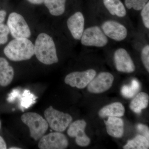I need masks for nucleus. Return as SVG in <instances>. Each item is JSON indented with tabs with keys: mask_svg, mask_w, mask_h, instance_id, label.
<instances>
[{
	"mask_svg": "<svg viewBox=\"0 0 149 149\" xmlns=\"http://www.w3.org/2000/svg\"><path fill=\"white\" fill-rule=\"evenodd\" d=\"M34 52L37 59L43 64L49 65L58 62L53 39L46 33H40L37 36L34 45Z\"/></svg>",
	"mask_w": 149,
	"mask_h": 149,
	"instance_id": "f257e3e1",
	"label": "nucleus"
},
{
	"mask_svg": "<svg viewBox=\"0 0 149 149\" xmlns=\"http://www.w3.org/2000/svg\"><path fill=\"white\" fill-rule=\"evenodd\" d=\"M4 53L12 61L28 60L35 55L34 45L28 38L15 39L6 46Z\"/></svg>",
	"mask_w": 149,
	"mask_h": 149,
	"instance_id": "f03ea898",
	"label": "nucleus"
},
{
	"mask_svg": "<svg viewBox=\"0 0 149 149\" xmlns=\"http://www.w3.org/2000/svg\"><path fill=\"white\" fill-rule=\"evenodd\" d=\"M21 119L28 126L30 136L35 141L40 140L48 130L49 125L47 120L36 113H24L22 115Z\"/></svg>",
	"mask_w": 149,
	"mask_h": 149,
	"instance_id": "7ed1b4c3",
	"label": "nucleus"
},
{
	"mask_svg": "<svg viewBox=\"0 0 149 149\" xmlns=\"http://www.w3.org/2000/svg\"><path fill=\"white\" fill-rule=\"evenodd\" d=\"M44 114L49 126L56 132L65 131L72 120L70 115L57 110L52 106L45 110Z\"/></svg>",
	"mask_w": 149,
	"mask_h": 149,
	"instance_id": "20e7f679",
	"label": "nucleus"
},
{
	"mask_svg": "<svg viewBox=\"0 0 149 149\" xmlns=\"http://www.w3.org/2000/svg\"><path fill=\"white\" fill-rule=\"evenodd\" d=\"M7 26L10 32L15 39L28 38L31 30L24 17L18 13L13 12L9 15Z\"/></svg>",
	"mask_w": 149,
	"mask_h": 149,
	"instance_id": "39448f33",
	"label": "nucleus"
},
{
	"mask_svg": "<svg viewBox=\"0 0 149 149\" xmlns=\"http://www.w3.org/2000/svg\"><path fill=\"white\" fill-rule=\"evenodd\" d=\"M80 40L83 45L98 47H104L108 42L106 35L97 26L89 27L84 30Z\"/></svg>",
	"mask_w": 149,
	"mask_h": 149,
	"instance_id": "423d86ee",
	"label": "nucleus"
},
{
	"mask_svg": "<svg viewBox=\"0 0 149 149\" xmlns=\"http://www.w3.org/2000/svg\"><path fill=\"white\" fill-rule=\"evenodd\" d=\"M68 145L66 136L61 132H56L44 135L40 139L38 147L41 149H64Z\"/></svg>",
	"mask_w": 149,
	"mask_h": 149,
	"instance_id": "0eeeda50",
	"label": "nucleus"
},
{
	"mask_svg": "<svg viewBox=\"0 0 149 149\" xmlns=\"http://www.w3.org/2000/svg\"><path fill=\"white\" fill-rule=\"evenodd\" d=\"M96 72L89 69L83 72H74L69 73L65 78V83L72 87L78 89L85 88L95 77Z\"/></svg>",
	"mask_w": 149,
	"mask_h": 149,
	"instance_id": "6e6552de",
	"label": "nucleus"
},
{
	"mask_svg": "<svg viewBox=\"0 0 149 149\" xmlns=\"http://www.w3.org/2000/svg\"><path fill=\"white\" fill-rule=\"evenodd\" d=\"M114 80L113 75L108 72H102L94 77L88 84V90L90 93L99 94L108 90Z\"/></svg>",
	"mask_w": 149,
	"mask_h": 149,
	"instance_id": "1a4fd4ad",
	"label": "nucleus"
},
{
	"mask_svg": "<svg viewBox=\"0 0 149 149\" xmlns=\"http://www.w3.org/2000/svg\"><path fill=\"white\" fill-rule=\"evenodd\" d=\"M86 122L84 120H76L70 125L67 133L70 137L75 138V142L78 146H87L91 143V139L85 132Z\"/></svg>",
	"mask_w": 149,
	"mask_h": 149,
	"instance_id": "9d476101",
	"label": "nucleus"
},
{
	"mask_svg": "<svg viewBox=\"0 0 149 149\" xmlns=\"http://www.w3.org/2000/svg\"><path fill=\"white\" fill-rule=\"evenodd\" d=\"M102 28L107 36L115 41H122L128 35L126 27L119 22L113 20L105 22L102 24Z\"/></svg>",
	"mask_w": 149,
	"mask_h": 149,
	"instance_id": "9b49d317",
	"label": "nucleus"
},
{
	"mask_svg": "<svg viewBox=\"0 0 149 149\" xmlns=\"http://www.w3.org/2000/svg\"><path fill=\"white\" fill-rule=\"evenodd\" d=\"M116 67L119 72L131 73L135 71V66L130 55L125 49L120 48L115 52Z\"/></svg>",
	"mask_w": 149,
	"mask_h": 149,
	"instance_id": "f8f14e48",
	"label": "nucleus"
},
{
	"mask_svg": "<svg viewBox=\"0 0 149 149\" xmlns=\"http://www.w3.org/2000/svg\"><path fill=\"white\" fill-rule=\"evenodd\" d=\"M67 24L72 37L76 40H80L84 31L85 19L83 14L77 12L68 19Z\"/></svg>",
	"mask_w": 149,
	"mask_h": 149,
	"instance_id": "ddd939ff",
	"label": "nucleus"
},
{
	"mask_svg": "<svg viewBox=\"0 0 149 149\" xmlns=\"http://www.w3.org/2000/svg\"><path fill=\"white\" fill-rule=\"evenodd\" d=\"M106 125L107 132L110 136L120 138L124 133V123L121 118L118 117L109 116L108 119L104 121Z\"/></svg>",
	"mask_w": 149,
	"mask_h": 149,
	"instance_id": "4468645a",
	"label": "nucleus"
},
{
	"mask_svg": "<svg viewBox=\"0 0 149 149\" xmlns=\"http://www.w3.org/2000/svg\"><path fill=\"white\" fill-rule=\"evenodd\" d=\"M14 76L13 68L9 65L5 58L0 57V85L8 86L12 82Z\"/></svg>",
	"mask_w": 149,
	"mask_h": 149,
	"instance_id": "2eb2a0df",
	"label": "nucleus"
},
{
	"mask_svg": "<svg viewBox=\"0 0 149 149\" xmlns=\"http://www.w3.org/2000/svg\"><path fill=\"white\" fill-rule=\"evenodd\" d=\"M125 111L124 107L121 103L116 102L102 108L99 111V115L101 118L121 117L124 115Z\"/></svg>",
	"mask_w": 149,
	"mask_h": 149,
	"instance_id": "dca6fc26",
	"label": "nucleus"
},
{
	"mask_svg": "<svg viewBox=\"0 0 149 149\" xmlns=\"http://www.w3.org/2000/svg\"><path fill=\"white\" fill-rule=\"evenodd\" d=\"M103 3L112 15H116L120 17H124L126 15V10L120 0H103Z\"/></svg>",
	"mask_w": 149,
	"mask_h": 149,
	"instance_id": "f3484780",
	"label": "nucleus"
},
{
	"mask_svg": "<svg viewBox=\"0 0 149 149\" xmlns=\"http://www.w3.org/2000/svg\"><path fill=\"white\" fill-rule=\"evenodd\" d=\"M149 100V96L147 93H139L130 102V109L136 113H141L142 110L148 106Z\"/></svg>",
	"mask_w": 149,
	"mask_h": 149,
	"instance_id": "a211bd4d",
	"label": "nucleus"
},
{
	"mask_svg": "<svg viewBox=\"0 0 149 149\" xmlns=\"http://www.w3.org/2000/svg\"><path fill=\"white\" fill-rule=\"evenodd\" d=\"M65 2L66 0H45L44 3L52 15L58 16L64 13Z\"/></svg>",
	"mask_w": 149,
	"mask_h": 149,
	"instance_id": "6ab92c4d",
	"label": "nucleus"
},
{
	"mask_svg": "<svg viewBox=\"0 0 149 149\" xmlns=\"http://www.w3.org/2000/svg\"><path fill=\"white\" fill-rule=\"evenodd\" d=\"M149 141L144 136L138 135L134 139L128 141L123 147L124 149H149Z\"/></svg>",
	"mask_w": 149,
	"mask_h": 149,
	"instance_id": "aec40b11",
	"label": "nucleus"
},
{
	"mask_svg": "<svg viewBox=\"0 0 149 149\" xmlns=\"http://www.w3.org/2000/svg\"><path fill=\"white\" fill-rule=\"evenodd\" d=\"M141 89V84L136 80H133L130 85H124L121 89V94L127 98H131L139 92Z\"/></svg>",
	"mask_w": 149,
	"mask_h": 149,
	"instance_id": "412c9836",
	"label": "nucleus"
},
{
	"mask_svg": "<svg viewBox=\"0 0 149 149\" xmlns=\"http://www.w3.org/2000/svg\"><path fill=\"white\" fill-rule=\"evenodd\" d=\"M149 2V0H125V4L128 9L140 10Z\"/></svg>",
	"mask_w": 149,
	"mask_h": 149,
	"instance_id": "4be33fe9",
	"label": "nucleus"
},
{
	"mask_svg": "<svg viewBox=\"0 0 149 149\" xmlns=\"http://www.w3.org/2000/svg\"><path fill=\"white\" fill-rule=\"evenodd\" d=\"M9 29L7 25L0 24V45H4L7 42Z\"/></svg>",
	"mask_w": 149,
	"mask_h": 149,
	"instance_id": "5701e85b",
	"label": "nucleus"
},
{
	"mask_svg": "<svg viewBox=\"0 0 149 149\" xmlns=\"http://www.w3.org/2000/svg\"><path fill=\"white\" fill-rule=\"evenodd\" d=\"M141 59L148 72H149V45L145 46L141 52Z\"/></svg>",
	"mask_w": 149,
	"mask_h": 149,
	"instance_id": "b1692460",
	"label": "nucleus"
},
{
	"mask_svg": "<svg viewBox=\"0 0 149 149\" xmlns=\"http://www.w3.org/2000/svg\"><path fill=\"white\" fill-rule=\"evenodd\" d=\"M141 15L143 23L146 28H149V3L146 5L141 10Z\"/></svg>",
	"mask_w": 149,
	"mask_h": 149,
	"instance_id": "393cba45",
	"label": "nucleus"
},
{
	"mask_svg": "<svg viewBox=\"0 0 149 149\" xmlns=\"http://www.w3.org/2000/svg\"><path fill=\"white\" fill-rule=\"evenodd\" d=\"M136 129L139 133L142 136H144L149 141V128L147 125L143 124H138L136 126Z\"/></svg>",
	"mask_w": 149,
	"mask_h": 149,
	"instance_id": "a878e982",
	"label": "nucleus"
},
{
	"mask_svg": "<svg viewBox=\"0 0 149 149\" xmlns=\"http://www.w3.org/2000/svg\"><path fill=\"white\" fill-rule=\"evenodd\" d=\"M6 12L3 10H0V24L2 23L5 19Z\"/></svg>",
	"mask_w": 149,
	"mask_h": 149,
	"instance_id": "bb28decb",
	"label": "nucleus"
},
{
	"mask_svg": "<svg viewBox=\"0 0 149 149\" xmlns=\"http://www.w3.org/2000/svg\"><path fill=\"white\" fill-rule=\"evenodd\" d=\"M7 149L6 144L1 136H0V149Z\"/></svg>",
	"mask_w": 149,
	"mask_h": 149,
	"instance_id": "cd10ccee",
	"label": "nucleus"
},
{
	"mask_svg": "<svg viewBox=\"0 0 149 149\" xmlns=\"http://www.w3.org/2000/svg\"><path fill=\"white\" fill-rule=\"evenodd\" d=\"M30 3L34 4H41L45 2V0H27Z\"/></svg>",
	"mask_w": 149,
	"mask_h": 149,
	"instance_id": "c85d7f7f",
	"label": "nucleus"
},
{
	"mask_svg": "<svg viewBox=\"0 0 149 149\" xmlns=\"http://www.w3.org/2000/svg\"><path fill=\"white\" fill-rule=\"evenodd\" d=\"M9 149H20L21 148H18V147H12L10 148Z\"/></svg>",
	"mask_w": 149,
	"mask_h": 149,
	"instance_id": "c756f323",
	"label": "nucleus"
},
{
	"mask_svg": "<svg viewBox=\"0 0 149 149\" xmlns=\"http://www.w3.org/2000/svg\"><path fill=\"white\" fill-rule=\"evenodd\" d=\"M1 121L0 120V129H1Z\"/></svg>",
	"mask_w": 149,
	"mask_h": 149,
	"instance_id": "7c9ffc66",
	"label": "nucleus"
}]
</instances>
